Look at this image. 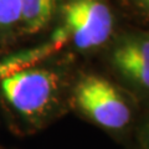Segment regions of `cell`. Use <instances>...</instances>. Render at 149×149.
I'll use <instances>...</instances> for the list:
<instances>
[{"instance_id":"1","label":"cell","mask_w":149,"mask_h":149,"mask_svg":"<svg viewBox=\"0 0 149 149\" xmlns=\"http://www.w3.org/2000/svg\"><path fill=\"white\" fill-rule=\"evenodd\" d=\"M61 22L49 41L40 47L6 57L9 68L17 70L46 58L65 45L90 50L103 45L112 34L113 16L101 0H66L58 8Z\"/></svg>"},{"instance_id":"2","label":"cell","mask_w":149,"mask_h":149,"mask_svg":"<svg viewBox=\"0 0 149 149\" xmlns=\"http://www.w3.org/2000/svg\"><path fill=\"white\" fill-rule=\"evenodd\" d=\"M61 77L47 67L26 66L0 76V100L11 120L39 127L60 102Z\"/></svg>"},{"instance_id":"3","label":"cell","mask_w":149,"mask_h":149,"mask_svg":"<svg viewBox=\"0 0 149 149\" xmlns=\"http://www.w3.org/2000/svg\"><path fill=\"white\" fill-rule=\"evenodd\" d=\"M76 106L93 122L108 129H120L130 120V111L118 91L98 76H85L74 87Z\"/></svg>"},{"instance_id":"4","label":"cell","mask_w":149,"mask_h":149,"mask_svg":"<svg viewBox=\"0 0 149 149\" xmlns=\"http://www.w3.org/2000/svg\"><path fill=\"white\" fill-rule=\"evenodd\" d=\"M113 63L129 80L149 88V39L130 40L113 52Z\"/></svg>"},{"instance_id":"5","label":"cell","mask_w":149,"mask_h":149,"mask_svg":"<svg viewBox=\"0 0 149 149\" xmlns=\"http://www.w3.org/2000/svg\"><path fill=\"white\" fill-rule=\"evenodd\" d=\"M62 0H20V32L37 34L52 21Z\"/></svg>"},{"instance_id":"6","label":"cell","mask_w":149,"mask_h":149,"mask_svg":"<svg viewBox=\"0 0 149 149\" xmlns=\"http://www.w3.org/2000/svg\"><path fill=\"white\" fill-rule=\"evenodd\" d=\"M20 32V0H0V42Z\"/></svg>"},{"instance_id":"7","label":"cell","mask_w":149,"mask_h":149,"mask_svg":"<svg viewBox=\"0 0 149 149\" xmlns=\"http://www.w3.org/2000/svg\"><path fill=\"white\" fill-rule=\"evenodd\" d=\"M136 1H137L143 9H146V10L149 11V0H136Z\"/></svg>"}]
</instances>
